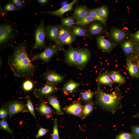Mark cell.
<instances>
[{
  "mask_svg": "<svg viewBox=\"0 0 139 139\" xmlns=\"http://www.w3.org/2000/svg\"><path fill=\"white\" fill-rule=\"evenodd\" d=\"M13 53L7 62L10 69L15 77H30L35 73L36 67L28 56L27 46L24 43L13 47Z\"/></svg>",
  "mask_w": 139,
  "mask_h": 139,
  "instance_id": "6da1fadb",
  "label": "cell"
},
{
  "mask_svg": "<svg viewBox=\"0 0 139 139\" xmlns=\"http://www.w3.org/2000/svg\"><path fill=\"white\" fill-rule=\"evenodd\" d=\"M97 93V103L103 109L114 115L122 108V94L118 88L110 93L104 92L98 88Z\"/></svg>",
  "mask_w": 139,
  "mask_h": 139,
  "instance_id": "7a4b0ae2",
  "label": "cell"
},
{
  "mask_svg": "<svg viewBox=\"0 0 139 139\" xmlns=\"http://www.w3.org/2000/svg\"><path fill=\"white\" fill-rule=\"evenodd\" d=\"M15 36V31L11 25L5 23L1 24L0 26L1 46L7 44L13 39Z\"/></svg>",
  "mask_w": 139,
  "mask_h": 139,
  "instance_id": "3957f363",
  "label": "cell"
},
{
  "mask_svg": "<svg viewBox=\"0 0 139 139\" xmlns=\"http://www.w3.org/2000/svg\"><path fill=\"white\" fill-rule=\"evenodd\" d=\"M61 46L50 45L46 47L42 52L35 55L32 58L33 60H38L47 63L50 61L52 57L61 48Z\"/></svg>",
  "mask_w": 139,
  "mask_h": 139,
  "instance_id": "277c9868",
  "label": "cell"
},
{
  "mask_svg": "<svg viewBox=\"0 0 139 139\" xmlns=\"http://www.w3.org/2000/svg\"><path fill=\"white\" fill-rule=\"evenodd\" d=\"M45 32L44 23L42 19L35 32V42L32 47L33 49L45 47Z\"/></svg>",
  "mask_w": 139,
  "mask_h": 139,
  "instance_id": "5b68a950",
  "label": "cell"
},
{
  "mask_svg": "<svg viewBox=\"0 0 139 139\" xmlns=\"http://www.w3.org/2000/svg\"><path fill=\"white\" fill-rule=\"evenodd\" d=\"M57 87L55 84L46 82L40 88L35 89L33 93L36 97L40 99L42 97L50 95L57 91Z\"/></svg>",
  "mask_w": 139,
  "mask_h": 139,
  "instance_id": "8992f818",
  "label": "cell"
},
{
  "mask_svg": "<svg viewBox=\"0 0 139 139\" xmlns=\"http://www.w3.org/2000/svg\"><path fill=\"white\" fill-rule=\"evenodd\" d=\"M7 106L10 118L18 113L28 112L29 111L25 105L19 101H11L7 104Z\"/></svg>",
  "mask_w": 139,
  "mask_h": 139,
  "instance_id": "52a82bcc",
  "label": "cell"
},
{
  "mask_svg": "<svg viewBox=\"0 0 139 139\" xmlns=\"http://www.w3.org/2000/svg\"><path fill=\"white\" fill-rule=\"evenodd\" d=\"M89 50L85 48L79 49V52L75 66L79 70H82L86 66L91 57Z\"/></svg>",
  "mask_w": 139,
  "mask_h": 139,
  "instance_id": "ba28073f",
  "label": "cell"
},
{
  "mask_svg": "<svg viewBox=\"0 0 139 139\" xmlns=\"http://www.w3.org/2000/svg\"><path fill=\"white\" fill-rule=\"evenodd\" d=\"M65 60L68 65L75 66L78 57L79 49L70 46L68 49L65 51Z\"/></svg>",
  "mask_w": 139,
  "mask_h": 139,
  "instance_id": "9c48e42d",
  "label": "cell"
},
{
  "mask_svg": "<svg viewBox=\"0 0 139 139\" xmlns=\"http://www.w3.org/2000/svg\"><path fill=\"white\" fill-rule=\"evenodd\" d=\"M41 76L47 82L53 84L60 83L64 81L65 77L54 70H48L43 73Z\"/></svg>",
  "mask_w": 139,
  "mask_h": 139,
  "instance_id": "30bf717a",
  "label": "cell"
},
{
  "mask_svg": "<svg viewBox=\"0 0 139 139\" xmlns=\"http://www.w3.org/2000/svg\"><path fill=\"white\" fill-rule=\"evenodd\" d=\"M78 0H73L71 3L64 5L57 10L53 11L40 12L43 14H48L57 16L62 17L65 13L71 10L73 5L77 3Z\"/></svg>",
  "mask_w": 139,
  "mask_h": 139,
  "instance_id": "8fae6325",
  "label": "cell"
},
{
  "mask_svg": "<svg viewBox=\"0 0 139 139\" xmlns=\"http://www.w3.org/2000/svg\"><path fill=\"white\" fill-rule=\"evenodd\" d=\"M83 106L79 102H77L67 107L65 109L66 112L80 117H83Z\"/></svg>",
  "mask_w": 139,
  "mask_h": 139,
  "instance_id": "7c38bea8",
  "label": "cell"
},
{
  "mask_svg": "<svg viewBox=\"0 0 139 139\" xmlns=\"http://www.w3.org/2000/svg\"><path fill=\"white\" fill-rule=\"evenodd\" d=\"M97 41L98 46L101 49L105 51H109L114 46L113 44L102 36L97 38Z\"/></svg>",
  "mask_w": 139,
  "mask_h": 139,
  "instance_id": "4fadbf2b",
  "label": "cell"
},
{
  "mask_svg": "<svg viewBox=\"0 0 139 139\" xmlns=\"http://www.w3.org/2000/svg\"><path fill=\"white\" fill-rule=\"evenodd\" d=\"M126 65L128 72L131 76L134 77H139V70L131 59L129 58L127 59Z\"/></svg>",
  "mask_w": 139,
  "mask_h": 139,
  "instance_id": "5bb4252c",
  "label": "cell"
},
{
  "mask_svg": "<svg viewBox=\"0 0 139 139\" xmlns=\"http://www.w3.org/2000/svg\"><path fill=\"white\" fill-rule=\"evenodd\" d=\"M60 26L49 25L46 28L47 35L49 39L56 42Z\"/></svg>",
  "mask_w": 139,
  "mask_h": 139,
  "instance_id": "9a60e30c",
  "label": "cell"
},
{
  "mask_svg": "<svg viewBox=\"0 0 139 139\" xmlns=\"http://www.w3.org/2000/svg\"><path fill=\"white\" fill-rule=\"evenodd\" d=\"M89 10L86 7L84 6H80L77 7L72 15L76 19V22H78L83 18L88 15Z\"/></svg>",
  "mask_w": 139,
  "mask_h": 139,
  "instance_id": "2e32d148",
  "label": "cell"
},
{
  "mask_svg": "<svg viewBox=\"0 0 139 139\" xmlns=\"http://www.w3.org/2000/svg\"><path fill=\"white\" fill-rule=\"evenodd\" d=\"M80 85V83L70 80L66 82L62 90L65 92L71 93L74 92Z\"/></svg>",
  "mask_w": 139,
  "mask_h": 139,
  "instance_id": "e0dca14e",
  "label": "cell"
},
{
  "mask_svg": "<svg viewBox=\"0 0 139 139\" xmlns=\"http://www.w3.org/2000/svg\"><path fill=\"white\" fill-rule=\"evenodd\" d=\"M99 83L112 87L114 82L111 78L109 73H104L99 75L97 79Z\"/></svg>",
  "mask_w": 139,
  "mask_h": 139,
  "instance_id": "ac0fdd59",
  "label": "cell"
},
{
  "mask_svg": "<svg viewBox=\"0 0 139 139\" xmlns=\"http://www.w3.org/2000/svg\"><path fill=\"white\" fill-rule=\"evenodd\" d=\"M38 110L40 113L46 116H50L53 113V110L44 102L42 98L40 99Z\"/></svg>",
  "mask_w": 139,
  "mask_h": 139,
  "instance_id": "d6986e66",
  "label": "cell"
},
{
  "mask_svg": "<svg viewBox=\"0 0 139 139\" xmlns=\"http://www.w3.org/2000/svg\"><path fill=\"white\" fill-rule=\"evenodd\" d=\"M111 36L115 41L119 42L123 39L127 34L124 31L118 29H112L110 33Z\"/></svg>",
  "mask_w": 139,
  "mask_h": 139,
  "instance_id": "ffe728a7",
  "label": "cell"
},
{
  "mask_svg": "<svg viewBox=\"0 0 139 139\" xmlns=\"http://www.w3.org/2000/svg\"><path fill=\"white\" fill-rule=\"evenodd\" d=\"M48 102L55 109L56 113L59 115H62L63 112L62 110L59 103L56 98L52 95H49L47 98Z\"/></svg>",
  "mask_w": 139,
  "mask_h": 139,
  "instance_id": "44dd1931",
  "label": "cell"
},
{
  "mask_svg": "<svg viewBox=\"0 0 139 139\" xmlns=\"http://www.w3.org/2000/svg\"><path fill=\"white\" fill-rule=\"evenodd\" d=\"M75 40V36L71 31L60 41L57 46L62 47L64 45H68L70 46Z\"/></svg>",
  "mask_w": 139,
  "mask_h": 139,
  "instance_id": "7402d4cb",
  "label": "cell"
},
{
  "mask_svg": "<svg viewBox=\"0 0 139 139\" xmlns=\"http://www.w3.org/2000/svg\"><path fill=\"white\" fill-rule=\"evenodd\" d=\"M109 75L114 82L120 84H123L125 80L124 77L120 73L115 71H111L109 73Z\"/></svg>",
  "mask_w": 139,
  "mask_h": 139,
  "instance_id": "603a6c76",
  "label": "cell"
},
{
  "mask_svg": "<svg viewBox=\"0 0 139 139\" xmlns=\"http://www.w3.org/2000/svg\"><path fill=\"white\" fill-rule=\"evenodd\" d=\"M71 30L69 28L60 26L58 36L55 45H57L60 41Z\"/></svg>",
  "mask_w": 139,
  "mask_h": 139,
  "instance_id": "cb8c5ba5",
  "label": "cell"
},
{
  "mask_svg": "<svg viewBox=\"0 0 139 139\" xmlns=\"http://www.w3.org/2000/svg\"><path fill=\"white\" fill-rule=\"evenodd\" d=\"M121 47L124 53L127 55L132 53L134 48V45L133 42L129 40L121 44Z\"/></svg>",
  "mask_w": 139,
  "mask_h": 139,
  "instance_id": "d4e9b609",
  "label": "cell"
},
{
  "mask_svg": "<svg viewBox=\"0 0 139 139\" xmlns=\"http://www.w3.org/2000/svg\"><path fill=\"white\" fill-rule=\"evenodd\" d=\"M76 20L73 16L66 18H62L61 19V25L68 28L73 27Z\"/></svg>",
  "mask_w": 139,
  "mask_h": 139,
  "instance_id": "484cf974",
  "label": "cell"
},
{
  "mask_svg": "<svg viewBox=\"0 0 139 139\" xmlns=\"http://www.w3.org/2000/svg\"><path fill=\"white\" fill-rule=\"evenodd\" d=\"M71 31L75 36H83L91 39L84 30L80 27L74 26L73 27Z\"/></svg>",
  "mask_w": 139,
  "mask_h": 139,
  "instance_id": "4316f807",
  "label": "cell"
},
{
  "mask_svg": "<svg viewBox=\"0 0 139 139\" xmlns=\"http://www.w3.org/2000/svg\"><path fill=\"white\" fill-rule=\"evenodd\" d=\"M90 32L92 34L96 35L103 32L102 27L99 24L95 23L91 25L89 29Z\"/></svg>",
  "mask_w": 139,
  "mask_h": 139,
  "instance_id": "83f0119b",
  "label": "cell"
},
{
  "mask_svg": "<svg viewBox=\"0 0 139 139\" xmlns=\"http://www.w3.org/2000/svg\"><path fill=\"white\" fill-rule=\"evenodd\" d=\"M94 109V105L92 101L88 102L83 106V117H86L93 111Z\"/></svg>",
  "mask_w": 139,
  "mask_h": 139,
  "instance_id": "f1b7e54d",
  "label": "cell"
},
{
  "mask_svg": "<svg viewBox=\"0 0 139 139\" xmlns=\"http://www.w3.org/2000/svg\"><path fill=\"white\" fill-rule=\"evenodd\" d=\"M95 94V92L90 91H87L82 92L80 94L81 99L86 102H89Z\"/></svg>",
  "mask_w": 139,
  "mask_h": 139,
  "instance_id": "f546056e",
  "label": "cell"
},
{
  "mask_svg": "<svg viewBox=\"0 0 139 139\" xmlns=\"http://www.w3.org/2000/svg\"><path fill=\"white\" fill-rule=\"evenodd\" d=\"M88 14L92 16L95 20L99 21L106 25V19L100 15L94 9L89 10Z\"/></svg>",
  "mask_w": 139,
  "mask_h": 139,
  "instance_id": "4dcf8cb0",
  "label": "cell"
},
{
  "mask_svg": "<svg viewBox=\"0 0 139 139\" xmlns=\"http://www.w3.org/2000/svg\"><path fill=\"white\" fill-rule=\"evenodd\" d=\"M95 20L92 16L88 14L83 18L80 21L76 22V23L80 25L84 26Z\"/></svg>",
  "mask_w": 139,
  "mask_h": 139,
  "instance_id": "1f68e13d",
  "label": "cell"
},
{
  "mask_svg": "<svg viewBox=\"0 0 139 139\" xmlns=\"http://www.w3.org/2000/svg\"><path fill=\"white\" fill-rule=\"evenodd\" d=\"M50 139H59L58 129V120L55 119L54 121L52 135Z\"/></svg>",
  "mask_w": 139,
  "mask_h": 139,
  "instance_id": "d6a6232c",
  "label": "cell"
},
{
  "mask_svg": "<svg viewBox=\"0 0 139 139\" xmlns=\"http://www.w3.org/2000/svg\"><path fill=\"white\" fill-rule=\"evenodd\" d=\"M101 17L106 19L108 16V10L107 7L102 6L94 9Z\"/></svg>",
  "mask_w": 139,
  "mask_h": 139,
  "instance_id": "836d02e7",
  "label": "cell"
},
{
  "mask_svg": "<svg viewBox=\"0 0 139 139\" xmlns=\"http://www.w3.org/2000/svg\"><path fill=\"white\" fill-rule=\"evenodd\" d=\"M34 86L33 82L30 80H27L23 83L22 88L23 89L26 91H29L32 90Z\"/></svg>",
  "mask_w": 139,
  "mask_h": 139,
  "instance_id": "e575fe53",
  "label": "cell"
},
{
  "mask_svg": "<svg viewBox=\"0 0 139 139\" xmlns=\"http://www.w3.org/2000/svg\"><path fill=\"white\" fill-rule=\"evenodd\" d=\"M25 98L27 108L30 113L36 120L33 107L31 100L30 97L29 95H27L25 96Z\"/></svg>",
  "mask_w": 139,
  "mask_h": 139,
  "instance_id": "d590c367",
  "label": "cell"
},
{
  "mask_svg": "<svg viewBox=\"0 0 139 139\" xmlns=\"http://www.w3.org/2000/svg\"><path fill=\"white\" fill-rule=\"evenodd\" d=\"M134 137L132 133L123 132L117 135L115 139H133Z\"/></svg>",
  "mask_w": 139,
  "mask_h": 139,
  "instance_id": "8d00e7d4",
  "label": "cell"
},
{
  "mask_svg": "<svg viewBox=\"0 0 139 139\" xmlns=\"http://www.w3.org/2000/svg\"><path fill=\"white\" fill-rule=\"evenodd\" d=\"M1 128L3 130L11 134L13 133V131L10 128L7 122L4 120L2 119L0 121Z\"/></svg>",
  "mask_w": 139,
  "mask_h": 139,
  "instance_id": "74e56055",
  "label": "cell"
},
{
  "mask_svg": "<svg viewBox=\"0 0 139 139\" xmlns=\"http://www.w3.org/2000/svg\"><path fill=\"white\" fill-rule=\"evenodd\" d=\"M131 128L134 137L139 139V125L132 126Z\"/></svg>",
  "mask_w": 139,
  "mask_h": 139,
  "instance_id": "f35d334b",
  "label": "cell"
},
{
  "mask_svg": "<svg viewBox=\"0 0 139 139\" xmlns=\"http://www.w3.org/2000/svg\"><path fill=\"white\" fill-rule=\"evenodd\" d=\"M18 8L14 4L8 3L4 6V10L5 11H13L18 10Z\"/></svg>",
  "mask_w": 139,
  "mask_h": 139,
  "instance_id": "ab89813d",
  "label": "cell"
},
{
  "mask_svg": "<svg viewBox=\"0 0 139 139\" xmlns=\"http://www.w3.org/2000/svg\"><path fill=\"white\" fill-rule=\"evenodd\" d=\"M49 130L43 127L40 128L37 134L36 135V138H38L45 135L48 131Z\"/></svg>",
  "mask_w": 139,
  "mask_h": 139,
  "instance_id": "60d3db41",
  "label": "cell"
},
{
  "mask_svg": "<svg viewBox=\"0 0 139 139\" xmlns=\"http://www.w3.org/2000/svg\"><path fill=\"white\" fill-rule=\"evenodd\" d=\"M8 112L7 109L5 108L2 107L0 109V118H3L8 115Z\"/></svg>",
  "mask_w": 139,
  "mask_h": 139,
  "instance_id": "b9f144b4",
  "label": "cell"
},
{
  "mask_svg": "<svg viewBox=\"0 0 139 139\" xmlns=\"http://www.w3.org/2000/svg\"><path fill=\"white\" fill-rule=\"evenodd\" d=\"M11 1L16 6L19 7H23L24 5L23 3L21 1L19 0H12Z\"/></svg>",
  "mask_w": 139,
  "mask_h": 139,
  "instance_id": "7bdbcfd3",
  "label": "cell"
},
{
  "mask_svg": "<svg viewBox=\"0 0 139 139\" xmlns=\"http://www.w3.org/2000/svg\"><path fill=\"white\" fill-rule=\"evenodd\" d=\"M132 37L136 41L139 42V30L133 34Z\"/></svg>",
  "mask_w": 139,
  "mask_h": 139,
  "instance_id": "ee69618b",
  "label": "cell"
},
{
  "mask_svg": "<svg viewBox=\"0 0 139 139\" xmlns=\"http://www.w3.org/2000/svg\"><path fill=\"white\" fill-rule=\"evenodd\" d=\"M134 63L137 66L139 70V56L135 58Z\"/></svg>",
  "mask_w": 139,
  "mask_h": 139,
  "instance_id": "f6af8a7d",
  "label": "cell"
},
{
  "mask_svg": "<svg viewBox=\"0 0 139 139\" xmlns=\"http://www.w3.org/2000/svg\"><path fill=\"white\" fill-rule=\"evenodd\" d=\"M38 3L40 4H44L48 1V0H37Z\"/></svg>",
  "mask_w": 139,
  "mask_h": 139,
  "instance_id": "bcb514c9",
  "label": "cell"
},
{
  "mask_svg": "<svg viewBox=\"0 0 139 139\" xmlns=\"http://www.w3.org/2000/svg\"><path fill=\"white\" fill-rule=\"evenodd\" d=\"M133 118H139V111L136 114L133 116Z\"/></svg>",
  "mask_w": 139,
  "mask_h": 139,
  "instance_id": "7dc6e473",
  "label": "cell"
},
{
  "mask_svg": "<svg viewBox=\"0 0 139 139\" xmlns=\"http://www.w3.org/2000/svg\"><path fill=\"white\" fill-rule=\"evenodd\" d=\"M133 139H139L135 138L134 137Z\"/></svg>",
  "mask_w": 139,
  "mask_h": 139,
  "instance_id": "c3c4849f",
  "label": "cell"
},
{
  "mask_svg": "<svg viewBox=\"0 0 139 139\" xmlns=\"http://www.w3.org/2000/svg\"><path fill=\"white\" fill-rule=\"evenodd\" d=\"M138 52L139 53V48H138Z\"/></svg>",
  "mask_w": 139,
  "mask_h": 139,
  "instance_id": "681fc988",
  "label": "cell"
}]
</instances>
